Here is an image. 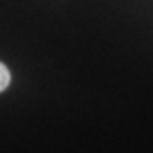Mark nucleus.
<instances>
[{"mask_svg":"<svg viewBox=\"0 0 153 153\" xmlns=\"http://www.w3.org/2000/svg\"><path fill=\"white\" fill-rule=\"evenodd\" d=\"M9 85H10V71L0 61V92H4Z\"/></svg>","mask_w":153,"mask_h":153,"instance_id":"obj_1","label":"nucleus"}]
</instances>
